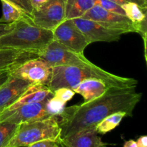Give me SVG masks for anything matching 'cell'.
Returning a JSON list of instances; mask_svg holds the SVG:
<instances>
[{
  "instance_id": "6da1fadb",
  "label": "cell",
  "mask_w": 147,
  "mask_h": 147,
  "mask_svg": "<svg viewBox=\"0 0 147 147\" xmlns=\"http://www.w3.org/2000/svg\"><path fill=\"white\" fill-rule=\"evenodd\" d=\"M136 86L109 87L103 96L80 105L65 107L59 117L61 128L60 142L68 136L88 128L96 127L103 119L117 112L132 116L142 97L136 91Z\"/></svg>"
},
{
  "instance_id": "7a4b0ae2",
  "label": "cell",
  "mask_w": 147,
  "mask_h": 147,
  "mask_svg": "<svg viewBox=\"0 0 147 147\" xmlns=\"http://www.w3.org/2000/svg\"><path fill=\"white\" fill-rule=\"evenodd\" d=\"M92 78L101 80L108 86L113 87H130L138 84L136 79L116 76L94 65L93 66H54L47 86L53 92L60 88L73 90L81 82Z\"/></svg>"
},
{
  "instance_id": "3957f363",
  "label": "cell",
  "mask_w": 147,
  "mask_h": 147,
  "mask_svg": "<svg viewBox=\"0 0 147 147\" xmlns=\"http://www.w3.org/2000/svg\"><path fill=\"white\" fill-rule=\"evenodd\" d=\"M53 40V31L35 25L30 19L21 20L0 37V50H17L37 57Z\"/></svg>"
},
{
  "instance_id": "277c9868",
  "label": "cell",
  "mask_w": 147,
  "mask_h": 147,
  "mask_svg": "<svg viewBox=\"0 0 147 147\" xmlns=\"http://www.w3.org/2000/svg\"><path fill=\"white\" fill-rule=\"evenodd\" d=\"M60 134L58 117L52 116L24 122L19 124L15 135L7 147H24L44 140L55 141L60 144Z\"/></svg>"
},
{
  "instance_id": "5b68a950",
  "label": "cell",
  "mask_w": 147,
  "mask_h": 147,
  "mask_svg": "<svg viewBox=\"0 0 147 147\" xmlns=\"http://www.w3.org/2000/svg\"><path fill=\"white\" fill-rule=\"evenodd\" d=\"M37 57L44 60L52 67L93 66L95 65L85 57L84 53H78L70 50L55 40H53Z\"/></svg>"
},
{
  "instance_id": "8992f818",
  "label": "cell",
  "mask_w": 147,
  "mask_h": 147,
  "mask_svg": "<svg viewBox=\"0 0 147 147\" xmlns=\"http://www.w3.org/2000/svg\"><path fill=\"white\" fill-rule=\"evenodd\" d=\"M53 67L40 57H32L17 65L7 74L22 79L31 84L47 86L52 76Z\"/></svg>"
},
{
  "instance_id": "52a82bcc",
  "label": "cell",
  "mask_w": 147,
  "mask_h": 147,
  "mask_svg": "<svg viewBox=\"0 0 147 147\" xmlns=\"http://www.w3.org/2000/svg\"><path fill=\"white\" fill-rule=\"evenodd\" d=\"M66 0H48L33 10L31 20L35 25L53 31L65 20Z\"/></svg>"
},
{
  "instance_id": "ba28073f",
  "label": "cell",
  "mask_w": 147,
  "mask_h": 147,
  "mask_svg": "<svg viewBox=\"0 0 147 147\" xmlns=\"http://www.w3.org/2000/svg\"><path fill=\"white\" fill-rule=\"evenodd\" d=\"M53 40L70 50L83 54L88 45L87 40L73 20H65L53 30Z\"/></svg>"
},
{
  "instance_id": "9c48e42d",
  "label": "cell",
  "mask_w": 147,
  "mask_h": 147,
  "mask_svg": "<svg viewBox=\"0 0 147 147\" xmlns=\"http://www.w3.org/2000/svg\"><path fill=\"white\" fill-rule=\"evenodd\" d=\"M82 18L98 22L103 27L122 30L125 33L136 32V25L126 16L107 11L98 5H94Z\"/></svg>"
},
{
  "instance_id": "30bf717a",
  "label": "cell",
  "mask_w": 147,
  "mask_h": 147,
  "mask_svg": "<svg viewBox=\"0 0 147 147\" xmlns=\"http://www.w3.org/2000/svg\"><path fill=\"white\" fill-rule=\"evenodd\" d=\"M73 20L85 36L89 45L95 42L117 41L122 34H125L122 30L107 28L91 20L80 17Z\"/></svg>"
},
{
  "instance_id": "8fae6325",
  "label": "cell",
  "mask_w": 147,
  "mask_h": 147,
  "mask_svg": "<svg viewBox=\"0 0 147 147\" xmlns=\"http://www.w3.org/2000/svg\"><path fill=\"white\" fill-rule=\"evenodd\" d=\"M47 100L24 105L11 111L1 112L0 113V121H7L16 124H20L24 122L52 117L49 116L46 111Z\"/></svg>"
},
{
  "instance_id": "7c38bea8",
  "label": "cell",
  "mask_w": 147,
  "mask_h": 147,
  "mask_svg": "<svg viewBox=\"0 0 147 147\" xmlns=\"http://www.w3.org/2000/svg\"><path fill=\"white\" fill-rule=\"evenodd\" d=\"M30 85L26 80L7 74L0 86V113L14 103Z\"/></svg>"
},
{
  "instance_id": "4fadbf2b",
  "label": "cell",
  "mask_w": 147,
  "mask_h": 147,
  "mask_svg": "<svg viewBox=\"0 0 147 147\" xmlns=\"http://www.w3.org/2000/svg\"><path fill=\"white\" fill-rule=\"evenodd\" d=\"M53 96V92L45 85L32 84L18 99L2 112L11 111L26 104L45 101Z\"/></svg>"
},
{
  "instance_id": "5bb4252c",
  "label": "cell",
  "mask_w": 147,
  "mask_h": 147,
  "mask_svg": "<svg viewBox=\"0 0 147 147\" xmlns=\"http://www.w3.org/2000/svg\"><path fill=\"white\" fill-rule=\"evenodd\" d=\"M60 144L65 147H106L107 144L103 142L99 137L96 127L88 128L80 131L66 139Z\"/></svg>"
},
{
  "instance_id": "9a60e30c",
  "label": "cell",
  "mask_w": 147,
  "mask_h": 147,
  "mask_svg": "<svg viewBox=\"0 0 147 147\" xmlns=\"http://www.w3.org/2000/svg\"><path fill=\"white\" fill-rule=\"evenodd\" d=\"M109 87L112 86H108L103 80L92 78L81 82L73 90L83 96L85 102H88L103 96Z\"/></svg>"
},
{
  "instance_id": "2e32d148",
  "label": "cell",
  "mask_w": 147,
  "mask_h": 147,
  "mask_svg": "<svg viewBox=\"0 0 147 147\" xmlns=\"http://www.w3.org/2000/svg\"><path fill=\"white\" fill-rule=\"evenodd\" d=\"M34 55L17 50H0V72H8Z\"/></svg>"
},
{
  "instance_id": "e0dca14e",
  "label": "cell",
  "mask_w": 147,
  "mask_h": 147,
  "mask_svg": "<svg viewBox=\"0 0 147 147\" xmlns=\"http://www.w3.org/2000/svg\"><path fill=\"white\" fill-rule=\"evenodd\" d=\"M93 6V0H66L65 20L82 17Z\"/></svg>"
},
{
  "instance_id": "ac0fdd59",
  "label": "cell",
  "mask_w": 147,
  "mask_h": 147,
  "mask_svg": "<svg viewBox=\"0 0 147 147\" xmlns=\"http://www.w3.org/2000/svg\"><path fill=\"white\" fill-rule=\"evenodd\" d=\"M0 1H1L2 5V17L0 19L1 23H12L21 20H31L30 17L15 6L4 0Z\"/></svg>"
},
{
  "instance_id": "d6986e66",
  "label": "cell",
  "mask_w": 147,
  "mask_h": 147,
  "mask_svg": "<svg viewBox=\"0 0 147 147\" xmlns=\"http://www.w3.org/2000/svg\"><path fill=\"white\" fill-rule=\"evenodd\" d=\"M121 7L124 11L126 17L135 25L146 21V10L142 9L136 3L129 1L122 4Z\"/></svg>"
},
{
  "instance_id": "ffe728a7",
  "label": "cell",
  "mask_w": 147,
  "mask_h": 147,
  "mask_svg": "<svg viewBox=\"0 0 147 147\" xmlns=\"http://www.w3.org/2000/svg\"><path fill=\"white\" fill-rule=\"evenodd\" d=\"M126 116L127 115L124 112H117L108 116L96 125V129L98 134H105L112 131L120 124L122 119Z\"/></svg>"
},
{
  "instance_id": "44dd1931",
  "label": "cell",
  "mask_w": 147,
  "mask_h": 147,
  "mask_svg": "<svg viewBox=\"0 0 147 147\" xmlns=\"http://www.w3.org/2000/svg\"><path fill=\"white\" fill-rule=\"evenodd\" d=\"M19 124L7 121H0V147H7L15 135Z\"/></svg>"
},
{
  "instance_id": "7402d4cb",
  "label": "cell",
  "mask_w": 147,
  "mask_h": 147,
  "mask_svg": "<svg viewBox=\"0 0 147 147\" xmlns=\"http://www.w3.org/2000/svg\"><path fill=\"white\" fill-rule=\"evenodd\" d=\"M65 103L53 96L46 102V111L50 116L60 117L65 109Z\"/></svg>"
},
{
  "instance_id": "603a6c76",
  "label": "cell",
  "mask_w": 147,
  "mask_h": 147,
  "mask_svg": "<svg viewBox=\"0 0 147 147\" xmlns=\"http://www.w3.org/2000/svg\"><path fill=\"white\" fill-rule=\"evenodd\" d=\"M93 1H94V5L99 6L107 11L126 16L121 6L111 0H93Z\"/></svg>"
},
{
  "instance_id": "cb8c5ba5",
  "label": "cell",
  "mask_w": 147,
  "mask_h": 147,
  "mask_svg": "<svg viewBox=\"0 0 147 147\" xmlns=\"http://www.w3.org/2000/svg\"><path fill=\"white\" fill-rule=\"evenodd\" d=\"M75 94L74 90L67 88H60L53 91V96L65 103L71 100Z\"/></svg>"
},
{
  "instance_id": "d4e9b609",
  "label": "cell",
  "mask_w": 147,
  "mask_h": 147,
  "mask_svg": "<svg viewBox=\"0 0 147 147\" xmlns=\"http://www.w3.org/2000/svg\"><path fill=\"white\" fill-rule=\"evenodd\" d=\"M4 1L15 6L31 18V14L34 9L32 7L30 0H4Z\"/></svg>"
},
{
  "instance_id": "484cf974",
  "label": "cell",
  "mask_w": 147,
  "mask_h": 147,
  "mask_svg": "<svg viewBox=\"0 0 147 147\" xmlns=\"http://www.w3.org/2000/svg\"><path fill=\"white\" fill-rule=\"evenodd\" d=\"M24 147H60V144L57 142L51 140H44L35 142Z\"/></svg>"
},
{
  "instance_id": "4316f807",
  "label": "cell",
  "mask_w": 147,
  "mask_h": 147,
  "mask_svg": "<svg viewBox=\"0 0 147 147\" xmlns=\"http://www.w3.org/2000/svg\"><path fill=\"white\" fill-rule=\"evenodd\" d=\"M14 22L12 23H1L0 22V37L12 30Z\"/></svg>"
},
{
  "instance_id": "83f0119b",
  "label": "cell",
  "mask_w": 147,
  "mask_h": 147,
  "mask_svg": "<svg viewBox=\"0 0 147 147\" xmlns=\"http://www.w3.org/2000/svg\"><path fill=\"white\" fill-rule=\"evenodd\" d=\"M138 147H147V136H142L138 139L137 142Z\"/></svg>"
},
{
  "instance_id": "f1b7e54d",
  "label": "cell",
  "mask_w": 147,
  "mask_h": 147,
  "mask_svg": "<svg viewBox=\"0 0 147 147\" xmlns=\"http://www.w3.org/2000/svg\"><path fill=\"white\" fill-rule=\"evenodd\" d=\"M47 1L48 0H30V2H31L33 9H36Z\"/></svg>"
},
{
  "instance_id": "f546056e",
  "label": "cell",
  "mask_w": 147,
  "mask_h": 147,
  "mask_svg": "<svg viewBox=\"0 0 147 147\" xmlns=\"http://www.w3.org/2000/svg\"><path fill=\"white\" fill-rule=\"evenodd\" d=\"M131 1L137 4L144 9H147V0H131Z\"/></svg>"
},
{
  "instance_id": "4dcf8cb0",
  "label": "cell",
  "mask_w": 147,
  "mask_h": 147,
  "mask_svg": "<svg viewBox=\"0 0 147 147\" xmlns=\"http://www.w3.org/2000/svg\"><path fill=\"white\" fill-rule=\"evenodd\" d=\"M123 147H138V146L136 142H135L134 140H132V139H130V140L125 142L124 144H123Z\"/></svg>"
},
{
  "instance_id": "1f68e13d",
  "label": "cell",
  "mask_w": 147,
  "mask_h": 147,
  "mask_svg": "<svg viewBox=\"0 0 147 147\" xmlns=\"http://www.w3.org/2000/svg\"><path fill=\"white\" fill-rule=\"evenodd\" d=\"M111 1H113V2L116 3V4H119V5L121 6L122 4H126V3L129 2V1H131V0H111Z\"/></svg>"
},
{
  "instance_id": "d6a6232c",
  "label": "cell",
  "mask_w": 147,
  "mask_h": 147,
  "mask_svg": "<svg viewBox=\"0 0 147 147\" xmlns=\"http://www.w3.org/2000/svg\"><path fill=\"white\" fill-rule=\"evenodd\" d=\"M7 73L5 75V76H4L2 78H0V86H1V85L2 84L3 82L4 81V80H5L6 78H7Z\"/></svg>"
},
{
  "instance_id": "836d02e7",
  "label": "cell",
  "mask_w": 147,
  "mask_h": 147,
  "mask_svg": "<svg viewBox=\"0 0 147 147\" xmlns=\"http://www.w3.org/2000/svg\"><path fill=\"white\" fill-rule=\"evenodd\" d=\"M7 73V72H0V78H2L4 76H5Z\"/></svg>"
},
{
  "instance_id": "e575fe53",
  "label": "cell",
  "mask_w": 147,
  "mask_h": 147,
  "mask_svg": "<svg viewBox=\"0 0 147 147\" xmlns=\"http://www.w3.org/2000/svg\"><path fill=\"white\" fill-rule=\"evenodd\" d=\"M60 146H61V147H65V146H64V145L62 144H60Z\"/></svg>"
}]
</instances>
